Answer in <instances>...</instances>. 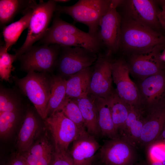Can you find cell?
<instances>
[{
  "label": "cell",
  "mask_w": 165,
  "mask_h": 165,
  "mask_svg": "<svg viewBox=\"0 0 165 165\" xmlns=\"http://www.w3.org/2000/svg\"><path fill=\"white\" fill-rule=\"evenodd\" d=\"M100 145L95 137L87 131L79 134L72 142L70 152L74 165L92 164L95 153Z\"/></svg>",
  "instance_id": "cell-16"
},
{
  "label": "cell",
  "mask_w": 165,
  "mask_h": 165,
  "mask_svg": "<svg viewBox=\"0 0 165 165\" xmlns=\"http://www.w3.org/2000/svg\"><path fill=\"white\" fill-rule=\"evenodd\" d=\"M35 4L25 10L23 13V16L18 20L3 27L4 44L8 51L16 43L22 32L28 28Z\"/></svg>",
  "instance_id": "cell-23"
},
{
  "label": "cell",
  "mask_w": 165,
  "mask_h": 165,
  "mask_svg": "<svg viewBox=\"0 0 165 165\" xmlns=\"http://www.w3.org/2000/svg\"><path fill=\"white\" fill-rule=\"evenodd\" d=\"M37 3L34 0H0V26L3 27L13 20L18 13H24Z\"/></svg>",
  "instance_id": "cell-24"
},
{
  "label": "cell",
  "mask_w": 165,
  "mask_h": 165,
  "mask_svg": "<svg viewBox=\"0 0 165 165\" xmlns=\"http://www.w3.org/2000/svg\"><path fill=\"white\" fill-rule=\"evenodd\" d=\"M38 126V120L35 113L31 108H28L18 135L16 143L18 153L26 152L33 145Z\"/></svg>",
  "instance_id": "cell-19"
},
{
  "label": "cell",
  "mask_w": 165,
  "mask_h": 165,
  "mask_svg": "<svg viewBox=\"0 0 165 165\" xmlns=\"http://www.w3.org/2000/svg\"><path fill=\"white\" fill-rule=\"evenodd\" d=\"M93 68H85L66 80V97L78 99L89 94L90 84Z\"/></svg>",
  "instance_id": "cell-20"
},
{
  "label": "cell",
  "mask_w": 165,
  "mask_h": 165,
  "mask_svg": "<svg viewBox=\"0 0 165 165\" xmlns=\"http://www.w3.org/2000/svg\"><path fill=\"white\" fill-rule=\"evenodd\" d=\"M164 45L156 46L148 53L133 54L128 64L130 73L139 80L165 71V64L160 55Z\"/></svg>",
  "instance_id": "cell-12"
},
{
  "label": "cell",
  "mask_w": 165,
  "mask_h": 165,
  "mask_svg": "<svg viewBox=\"0 0 165 165\" xmlns=\"http://www.w3.org/2000/svg\"><path fill=\"white\" fill-rule=\"evenodd\" d=\"M22 108L14 111L0 113L1 138L6 139L11 135L16 124L24 116H22Z\"/></svg>",
  "instance_id": "cell-29"
},
{
  "label": "cell",
  "mask_w": 165,
  "mask_h": 165,
  "mask_svg": "<svg viewBox=\"0 0 165 165\" xmlns=\"http://www.w3.org/2000/svg\"><path fill=\"white\" fill-rule=\"evenodd\" d=\"M137 85L145 109L148 111L165 103V71L140 80Z\"/></svg>",
  "instance_id": "cell-13"
},
{
  "label": "cell",
  "mask_w": 165,
  "mask_h": 165,
  "mask_svg": "<svg viewBox=\"0 0 165 165\" xmlns=\"http://www.w3.org/2000/svg\"><path fill=\"white\" fill-rule=\"evenodd\" d=\"M93 97L97 107L98 125L100 134L110 139L120 138L112 119L108 97L103 98Z\"/></svg>",
  "instance_id": "cell-21"
},
{
  "label": "cell",
  "mask_w": 165,
  "mask_h": 165,
  "mask_svg": "<svg viewBox=\"0 0 165 165\" xmlns=\"http://www.w3.org/2000/svg\"><path fill=\"white\" fill-rule=\"evenodd\" d=\"M108 98L112 119L119 136L127 118L130 105L119 97L115 90Z\"/></svg>",
  "instance_id": "cell-26"
},
{
  "label": "cell",
  "mask_w": 165,
  "mask_h": 165,
  "mask_svg": "<svg viewBox=\"0 0 165 165\" xmlns=\"http://www.w3.org/2000/svg\"><path fill=\"white\" fill-rule=\"evenodd\" d=\"M50 165H74L69 152H57L54 151Z\"/></svg>",
  "instance_id": "cell-33"
},
{
  "label": "cell",
  "mask_w": 165,
  "mask_h": 165,
  "mask_svg": "<svg viewBox=\"0 0 165 165\" xmlns=\"http://www.w3.org/2000/svg\"><path fill=\"white\" fill-rule=\"evenodd\" d=\"M21 154L28 165H37L38 160L35 156L27 151Z\"/></svg>",
  "instance_id": "cell-36"
},
{
  "label": "cell",
  "mask_w": 165,
  "mask_h": 165,
  "mask_svg": "<svg viewBox=\"0 0 165 165\" xmlns=\"http://www.w3.org/2000/svg\"><path fill=\"white\" fill-rule=\"evenodd\" d=\"M66 79L58 75H52L50 95L47 107L46 118L57 111L66 97Z\"/></svg>",
  "instance_id": "cell-25"
},
{
  "label": "cell",
  "mask_w": 165,
  "mask_h": 165,
  "mask_svg": "<svg viewBox=\"0 0 165 165\" xmlns=\"http://www.w3.org/2000/svg\"><path fill=\"white\" fill-rule=\"evenodd\" d=\"M162 7L160 11H158L157 17L160 26L165 30V0H159Z\"/></svg>",
  "instance_id": "cell-35"
},
{
  "label": "cell",
  "mask_w": 165,
  "mask_h": 165,
  "mask_svg": "<svg viewBox=\"0 0 165 165\" xmlns=\"http://www.w3.org/2000/svg\"><path fill=\"white\" fill-rule=\"evenodd\" d=\"M53 149L48 139L45 137L32 145L27 152L35 156L38 161L46 154L53 152Z\"/></svg>",
  "instance_id": "cell-32"
},
{
  "label": "cell",
  "mask_w": 165,
  "mask_h": 165,
  "mask_svg": "<svg viewBox=\"0 0 165 165\" xmlns=\"http://www.w3.org/2000/svg\"><path fill=\"white\" fill-rule=\"evenodd\" d=\"M57 5L54 0L46 2L40 1L34 6L26 39L22 45L15 50V54L17 59L44 35L49 28L53 13L56 11Z\"/></svg>",
  "instance_id": "cell-5"
},
{
  "label": "cell",
  "mask_w": 165,
  "mask_h": 165,
  "mask_svg": "<svg viewBox=\"0 0 165 165\" xmlns=\"http://www.w3.org/2000/svg\"><path fill=\"white\" fill-rule=\"evenodd\" d=\"M92 165V164H91V165Z\"/></svg>",
  "instance_id": "cell-42"
},
{
  "label": "cell",
  "mask_w": 165,
  "mask_h": 165,
  "mask_svg": "<svg viewBox=\"0 0 165 165\" xmlns=\"http://www.w3.org/2000/svg\"><path fill=\"white\" fill-rule=\"evenodd\" d=\"M106 54H98L93 68L89 95L94 97L107 98L112 94V61Z\"/></svg>",
  "instance_id": "cell-10"
},
{
  "label": "cell",
  "mask_w": 165,
  "mask_h": 165,
  "mask_svg": "<svg viewBox=\"0 0 165 165\" xmlns=\"http://www.w3.org/2000/svg\"><path fill=\"white\" fill-rule=\"evenodd\" d=\"M123 1L112 0L108 9L100 20L97 35L102 46L111 56L119 49L121 34L122 19L117 10Z\"/></svg>",
  "instance_id": "cell-7"
},
{
  "label": "cell",
  "mask_w": 165,
  "mask_h": 165,
  "mask_svg": "<svg viewBox=\"0 0 165 165\" xmlns=\"http://www.w3.org/2000/svg\"><path fill=\"white\" fill-rule=\"evenodd\" d=\"M61 46L55 44L33 46L18 58L21 70L50 73L55 69Z\"/></svg>",
  "instance_id": "cell-6"
},
{
  "label": "cell",
  "mask_w": 165,
  "mask_h": 165,
  "mask_svg": "<svg viewBox=\"0 0 165 165\" xmlns=\"http://www.w3.org/2000/svg\"><path fill=\"white\" fill-rule=\"evenodd\" d=\"M133 165H140L138 164H133Z\"/></svg>",
  "instance_id": "cell-41"
},
{
  "label": "cell",
  "mask_w": 165,
  "mask_h": 165,
  "mask_svg": "<svg viewBox=\"0 0 165 165\" xmlns=\"http://www.w3.org/2000/svg\"><path fill=\"white\" fill-rule=\"evenodd\" d=\"M13 79L17 88L32 103L42 119H45L50 95L52 76L48 73L30 71L22 78L15 76Z\"/></svg>",
  "instance_id": "cell-3"
},
{
  "label": "cell",
  "mask_w": 165,
  "mask_h": 165,
  "mask_svg": "<svg viewBox=\"0 0 165 165\" xmlns=\"http://www.w3.org/2000/svg\"><path fill=\"white\" fill-rule=\"evenodd\" d=\"M24 165H28L25 161V163H24Z\"/></svg>",
  "instance_id": "cell-40"
},
{
  "label": "cell",
  "mask_w": 165,
  "mask_h": 165,
  "mask_svg": "<svg viewBox=\"0 0 165 165\" xmlns=\"http://www.w3.org/2000/svg\"><path fill=\"white\" fill-rule=\"evenodd\" d=\"M97 57V54L82 47L61 46L55 68L66 79L91 67Z\"/></svg>",
  "instance_id": "cell-8"
},
{
  "label": "cell",
  "mask_w": 165,
  "mask_h": 165,
  "mask_svg": "<svg viewBox=\"0 0 165 165\" xmlns=\"http://www.w3.org/2000/svg\"><path fill=\"white\" fill-rule=\"evenodd\" d=\"M54 1L57 3L58 2L61 3H66L70 1V0H54Z\"/></svg>",
  "instance_id": "cell-39"
},
{
  "label": "cell",
  "mask_w": 165,
  "mask_h": 165,
  "mask_svg": "<svg viewBox=\"0 0 165 165\" xmlns=\"http://www.w3.org/2000/svg\"><path fill=\"white\" fill-rule=\"evenodd\" d=\"M74 99L81 111L87 132L94 137L100 134L98 125L97 110L94 97L88 95L84 97Z\"/></svg>",
  "instance_id": "cell-22"
},
{
  "label": "cell",
  "mask_w": 165,
  "mask_h": 165,
  "mask_svg": "<svg viewBox=\"0 0 165 165\" xmlns=\"http://www.w3.org/2000/svg\"><path fill=\"white\" fill-rule=\"evenodd\" d=\"M25 162L22 154L18 153L11 156L4 165H24Z\"/></svg>",
  "instance_id": "cell-34"
},
{
  "label": "cell",
  "mask_w": 165,
  "mask_h": 165,
  "mask_svg": "<svg viewBox=\"0 0 165 165\" xmlns=\"http://www.w3.org/2000/svg\"><path fill=\"white\" fill-rule=\"evenodd\" d=\"M19 90L0 86V113L15 111L22 108L23 100Z\"/></svg>",
  "instance_id": "cell-27"
},
{
  "label": "cell",
  "mask_w": 165,
  "mask_h": 165,
  "mask_svg": "<svg viewBox=\"0 0 165 165\" xmlns=\"http://www.w3.org/2000/svg\"><path fill=\"white\" fill-rule=\"evenodd\" d=\"M154 1L129 0L125 8L129 18L156 31L161 26Z\"/></svg>",
  "instance_id": "cell-15"
},
{
  "label": "cell",
  "mask_w": 165,
  "mask_h": 165,
  "mask_svg": "<svg viewBox=\"0 0 165 165\" xmlns=\"http://www.w3.org/2000/svg\"><path fill=\"white\" fill-rule=\"evenodd\" d=\"M134 149L120 138L110 139L100 148V157L105 165H133Z\"/></svg>",
  "instance_id": "cell-14"
},
{
  "label": "cell",
  "mask_w": 165,
  "mask_h": 165,
  "mask_svg": "<svg viewBox=\"0 0 165 165\" xmlns=\"http://www.w3.org/2000/svg\"><path fill=\"white\" fill-rule=\"evenodd\" d=\"M161 59L165 62V48L162 51L160 55Z\"/></svg>",
  "instance_id": "cell-38"
},
{
  "label": "cell",
  "mask_w": 165,
  "mask_h": 165,
  "mask_svg": "<svg viewBox=\"0 0 165 165\" xmlns=\"http://www.w3.org/2000/svg\"><path fill=\"white\" fill-rule=\"evenodd\" d=\"M111 1L79 0L72 6L57 5L56 11L59 13L68 15L74 22L85 24L88 28L89 33L97 35L100 20L108 9Z\"/></svg>",
  "instance_id": "cell-4"
},
{
  "label": "cell",
  "mask_w": 165,
  "mask_h": 165,
  "mask_svg": "<svg viewBox=\"0 0 165 165\" xmlns=\"http://www.w3.org/2000/svg\"><path fill=\"white\" fill-rule=\"evenodd\" d=\"M17 59L16 55L8 52L5 44L0 47V77L2 81L10 82L11 72L13 70V63Z\"/></svg>",
  "instance_id": "cell-30"
},
{
  "label": "cell",
  "mask_w": 165,
  "mask_h": 165,
  "mask_svg": "<svg viewBox=\"0 0 165 165\" xmlns=\"http://www.w3.org/2000/svg\"><path fill=\"white\" fill-rule=\"evenodd\" d=\"M130 73L128 65L124 61L118 59L112 61V77L116 93L129 105L142 106L138 86L130 79Z\"/></svg>",
  "instance_id": "cell-11"
},
{
  "label": "cell",
  "mask_w": 165,
  "mask_h": 165,
  "mask_svg": "<svg viewBox=\"0 0 165 165\" xmlns=\"http://www.w3.org/2000/svg\"><path fill=\"white\" fill-rule=\"evenodd\" d=\"M157 139L162 143L165 148V124L161 134Z\"/></svg>",
  "instance_id": "cell-37"
},
{
  "label": "cell",
  "mask_w": 165,
  "mask_h": 165,
  "mask_svg": "<svg viewBox=\"0 0 165 165\" xmlns=\"http://www.w3.org/2000/svg\"><path fill=\"white\" fill-rule=\"evenodd\" d=\"M148 163L165 164V148L162 142L156 139L146 146Z\"/></svg>",
  "instance_id": "cell-31"
},
{
  "label": "cell",
  "mask_w": 165,
  "mask_h": 165,
  "mask_svg": "<svg viewBox=\"0 0 165 165\" xmlns=\"http://www.w3.org/2000/svg\"><path fill=\"white\" fill-rule=\"evenodd\" d=\"M165 124V103L150 110L145 116L140 145L146 146L157 139Z\"/></svg>",
  "instance_id": "cell-17"
},
{
  "label": "cell",
  "mask_w": 165,
  "mask_h": 165,
  "mask_svg": "<svg viewBox=\"0 0 165 165\" xmlns=\"http://www.w3.org/2000/svg\"><path fill=\"white\" fill-rule=\"evenodd\" d=\"M58 111H61L72 121L77 126L81 134L87 131L81 111L74 99L65 97Z\"/></svg>",
  "instance_id": "cell-28"
},
{
  "label": "cell",
  "mask_w": 165,
  "mask_h": 165,
  "mask_svg": "<svg viewBox=\"0 0 165 165\" xmlns=\"http://www.w3.org/2000/svg\"><path fill=\"white\" fill-rule=\"evenodd\" d=\"M39 44H57L62 46L79 47L87 49L97 54L102 46L97 35L86 32L61 19L57 13Z\"/></svg>",
  "instance_id": "cell-1"
},
{
  "label": "cell",
  "mask_w": 165,
  "mask_h": 165,
  "mask_svg": "<svg viewBox=\"0 0 165 165\" xmlns=\"http://www.w3.org/2000/svg\"><path fill=\"white\" fill-rule=\"evenodd\" d=\"M145 110L142 106L130 105L127 118L119 135L120 138L134 148L140 145L145 117Z\"/></svg>",
  "instance_id": "cell-18"
},
{
  "label": "cell",
  "mask_w": 165,
  "mask_h": 165,
  "mask_svg": "<svg viewBox=\"0 0 165 165\" xmlns=\"http://www.w3.org/2000/svg\"><path fill=\"white\" fill-rule=\"evenodd\" d=\"M53 141L54 151H68L71 143L80 133L75 124L61 111L54 112L44 119Z\"/></svg>",
  "instance_id": "cell-9"
},
{
  "label": "cell",
  "mask_w": 165,
  "mask_h": 165,
  "mask_svg": "<svg viewBox=\"0 0 165 165\" xmlns=\"http://www.w3.org/2000/svg\"><path fill=\"white\" fill-rule=\"evenodd\" d=\"M159 45L165 46V36L129 18L122 21L119 49L141 54Z\"/></svg>",
  "instance_id": "cell-2"
}]
</instances>
